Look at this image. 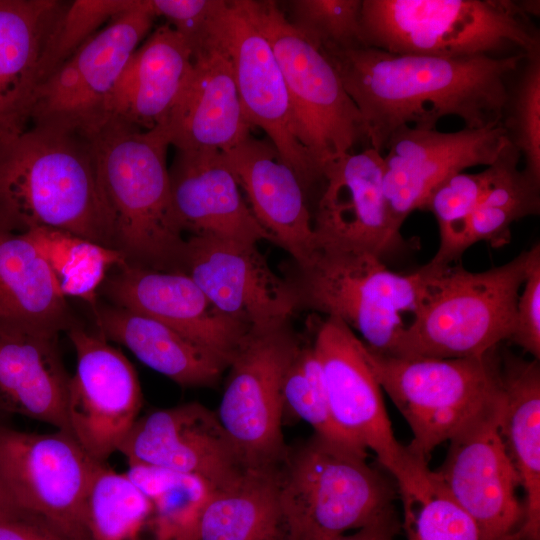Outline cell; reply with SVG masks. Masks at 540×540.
Returning a JSON list of instances; mask_svg holds the SVG:
<instances>
[{"label": "cell", "instance_id": "6da1fadb", "mask_svg": "<svg viewBox=\"0 0 540 540\" xmlns=\"http://www.w3.org/2000/svg\"><path fill=\"white\" fill-rule=\"evenodd\" d=\"M358 111L369 146L381 154L401 126L436 129L447 116L466 128L501 124L508 83L527 54L441 58L373 47L320 48Z\"/></svg>", "mask_w": 540, "mask_h": 540}, {"label": "cell", "instance_id": "7a4b0ae2", "mask_svg": "<svg viewBox=\"0 0 540 540\" xmlns=\"http://www.w3.org/2000/svg\"><path fill=\"white\" fill-rule=\"evenodd\" d=\"M0 227L52 228L114 248L88 137L54 124L0 137Z\"/></svg>", "mask_w": 540, "mask_h": 540}, {"label": "cell", "instance_id": "3957f363", "mask_svg": "<svg viewBox=\"0 0 540 540\" xmlns=\"http://www.w3.org/2000/svg\"><path fill=\"white\" fill-rule=\"evenodd\" d=\"M113 227V247L145 268L183 272L186 239L171 197L163 131L108 117L87 135Z\"/></svg>", "mask_w": 540, "mask_h": 540}, {"label": "cell", "instance_id": "277c9868", "mask_svg": "<svg viewBox=\"0 0 540 540\" xmlns=\"http://www.w3.org/2000/svg\"><path fill=\"white\" fill-rule=\"evenodd\" d=\"M365 46L441 58L540 50V34L511 0H362Z\"/></svg>", "mask_w": 540, "mask_h": 540}, {"label": "cell", "instance_id": "5b68a950", "mask_svg": "<svg viewBox=\"0 0 540 540\" xmlns=\"http://www.w3.org/2000/svg\"><path fill=\"white\" fill-rule=\"evenodd\" d=\"M284 279L296 310L336 318L369 349L391 355L425 297L429 271L396 273L370 252L316 248L304 262L292 261Z\"/></svg>", "mask_w": 540, "mask_h": 540}, {"label": "cell", "instance_id": "8992f818", "mask_svg": "<svg viewBox=\"0 0 540 540\" xmlns=\"http://www.w3.org/2000/svg\"><path fill=\"white\" fill-rule=\"evenodd\" d=\"M528 251L481 272L450 265L429 271L425 297L390 356L481 357L509 340Z\"/></svg>", "mask_w": 540, "mask_h": 540}, {"label": "cell", "instance_id": "52a82bcc", "mask_svg": "<svg viewBox=\"0 0 540 540\" xmlns=\"http://www.w3.org/2000/svg\"><path fill=\"white\" fill-rule=\"evenodd\" d=\"M358 450L317 434L287 451L280 492L292 540H328L393 510L391 482Z\"/></svg>", "mask_w": 540, "mask_h": 540}, {"label": "cell", "instance_id": "ba28073f", "mask_svg": "<svg viewBox=\"0 0 540 540\" xmlns=\"http://www.w3.org/2000/svg\"><path fill=\"white\" fill-rule=\"evenodd\" d=\"M495 348L481 357L403 358L375 352L363 343L372 374L412 431L413 439L406 447L411 457L427 463L436 446L449 441L495 402Z\"/></svg>", "mask_w": 540, "mask_h": 540}, {"label": "cell", "instance_id": "9c48e42d", "mask_svg": "<svg viewBox=\"0 0 540 540\" xmlns=\"http://www.w3.org/2000/svg\"><path fill=\"white\" fill-rule=\"evenodd\" d=\"M286 83L295 138L321 173L330 161L369 146L361 114L324 52L298 32L276 1L245 0Z\"/></svg>", "mask_w": 540, "mask_h": 540}, {"label": "cell", "instance_id": "30bf717a", "mask_svg": "<svg viewBox=\"0 0 540 540\" xmlns=\"http://www.w3.org/2000/svg\"><path fill=\"white\" fill-rule=\"evenodd\" d=\"M302 341L290 320L250 329L234 352L217 416L248 469L281 466L282 385Z\"/></svg>", "mask_w": 540, "mask_h": 540}, {"label": "cell", "instance_id": "8fae6325", "mask_svg": "<svg viewBox=\"0 0 540 540\" xmlns=\"http://www.w3.org/2000/svg\"><path fill=\"white\" fill-rule=\"evenodd\" d=\"M312 342L334 422L355 443L376 454L401 496L411 493L429 470L428 463L411 457L396 440L362 340L342 321L325 317L316 323Z\"/></svg>", "mask_w": 540, "mask_h": 540}, {"label": "cell", "instance_id": "7c38bea8", "mask_svg": "<svg viewBox=\"0 0 540 540\" xmlns=\"http://www.w3.org/2000/svg\"><path fill=\"white\" fill-rule=\"evenodd\" d=\"M156 17L134 0L38 87L30 124H54L87 136L107 117V104L130 58Z\"/></svg>", "mask_w": 540, "mask_h": 540}, {"label": "cell", "instance_id": "4fadbf2b", "mask_svg": "<svg viewBox=\"0 0 540 540\" xmlns=\"http://www.w3.org/2000/svg\"><path fill=\"white\" fill-rule=\"evenodd\" d=\"M100 464L69 432H24L0 422V478L17 505L81 540H89L86 498Z\"/></svg>", "mask_w": 540, "mask_h": 540}, {"label": "cell", "instance_id": "5bb4252c", "mask_svg": "<svg viewBox=\"0 0 540 540\" xmlns=\"http://www.w3.org/2000/svg\"><path fill=\"white\" fill-rule=\"evenodd\" d=\"M213 30L230 59L249 124L267 134L305 189L321 181V173L295 138L283 73L245 0H224L214 17Z\"/></svg>", "mask_w": 540, "mask_h": 540}, {"label": "cell", "instance_id": "9a60e30c", "mask_svg": "<svg viewBox=\"0 0 540 540\" xmlns=\"http://www.w3.org/2000/svg\"><path fill=\"white\" fill-rule=\"evenodd\" d=\"M66 333L77 359L67 404L71 433L90 457L104 463L139 418L140 382L127 357L99 332L76 323Z\"/></svg>", "mask_w": 540, "mask_h": 540}, {"label": "cell", "instance_id": "2e32d148", "mask_svg": "<svg viewBox=\"0 0 540 540\" xmlns=\"http://www.w3.org/2000/svg\"><path fill=\"white\" fill-rule=\"evenodd\" d=\"M498 384V383H497ZM497 399L452 437L435 474L471 516L482 540H514L525 517L517 498L520 479L501 440Z\"/></svg>", "mask_w": 540, "mask_h": 540}, {"label": "cell", "instance_id": "e0dca14e", "mask_svg": "<svg viewBox=\"0 0 540 540\" xmlns=\"http://www.w3.org/2000/svg\"><path fill=\"white\" fill-rule=\"evenodd\" d=\"M508 143L501 124L455 132L401 126L383 155V189L394 227L449 177L477 165H491Z\"/></svg>", "mask_w": 540, "mask_h": 540}, {"label": "cell", "instance_id": "ac0fdd59", "mask_svg": "<svg viewBox=\"0 0 540 540\" xmlns=\"http://www.w3.org/2000/svg\"><path fill=\"white\" fill-rule=\"evenodd\" d=\"M183 272L220 312L249 329L285 322L297 311L288 283L271 269L257 244L190 236Z\"/></svg>", "mask_w": 540, "mask_h": 540}, {"label": "cell", "instance_id": "d6986e66", "mask_svg": "<svg viewBox=\"0 0 540 540\" xmlns=\"http://www.w3.org/2000/svg\"><path fill=\"white\" fill-rule=\"evenodd\" d=\"M118 452L129 465H151L198 476L213 493L230 488L248 470L217 413L199 402L139 417Z\"/></svg>", "mask_w": 540, "mask_h": 540}, {"label": "cell", "instance_id": "ffe728a7", "mask_svg": "<svg viewBox=\"0 0 540 540\" xmlns=\"http://www.w3.org/2000/svg\"><path fill=\"white\" fill-rule=\"evenodd\" d=\"M383 172V155L371 147L323 167L313 221L316 248L366 251L384 260L402 246L384 195Z\"/></svg>", "mask_w": 540, "mask_h": 540}, {"label": "cell", "instance_id": "44dd1931", "mask_svg": "<svg viewBox=\"0 0 540 540\" xmlns=\"http://www.w3.org/2000/svg\"><path fill=\"white\" fill-rule=\"evenodd\" d=\"M100 292L111 305L158 320L228 362L250 330L220 312L185 272L126 261L109 272Z\"/></svg>", "mask_w": 540, "mask_h": 540}, {"label": "cell", "instance_id": "7402d4cb", "mask_svg": "<svg viewBox=\"0 0 540 540\" xmlns=\"http://www.w3.org/2000/svg\"><path fill=\"white\" fill-rule=\"evenodd\" d=\"M214 20V19H213ZM193 66L162 125L176 150L227 151L251 134L228 54L213 30L192 49Z\"/></svg>", "mask_w": 540, "mask_h": 540}, {"label": "cell", "instance_id": "603a6c76", "mask_svg": "<svg viewBox=\"0 0 540 540\" xmlns=\"http://www.w3.org/2000/svg\"><path fill=\"white\" fill-rule=\"evenodd\" d=\"M246 203L270 241L302 263L316 249L305 188L269 139L249 134L223 152Z\"/></svg>", "mask_w": 540, "mask_h": 540}, {"label": "cell", "instance_id": "cb8c5ba5", "mask_svg": "<svg viewBox=\"0 0 540 540\" xmlns=\"http://www.w3.org/2000/svg\"><path fill=\"white\" fill-rule=\"evenodd\" d=\"M182 232L257 244L268 234L254 218L220 150H176L169 167Z\"/></svg>", "mask_w": 540, "mask_h": 540}, {"label": "cell", "instance_id": "d4e9b609", "mask_svg": "<svg viewBox=\"0 0 540 540\" xmlns=\"http://www.w3.org/2000/svg\"><path fill=\"white\" fill-rule=\"evenodd\" d=\"M58 337L44 331L0 328V411L71 433L67 416L71 376L64 367Z\"/></svg>", "mask_w": 540, "mask_h": 540}, {"label": "cell", "instance_id": "484cf974", "mask_svg": "<svg viewBox=\"0 0 540 540\" xmlns=\"http://www.w3.org/2000/svg\"><path fill=\"white\" fill-rule=\"evenodd\" d=\"M496 355L497 424L525 492V517L514 540H540V367L509 352Z\"/></svg>", "mask_w": 540, "mask_h": 540}, {"label": "cell", "instance_id": "4316f807", "mask_svg": "<svg viewBox=\"0 0 540 540\" xmlns=\"http://www.w3.org/2000/svg\"><path fill=\"white\" fill-rule=\"evenodd\" d=\"M193 66V51L169 23L154 29L134 52L107 104V117L139 129L163 124Z\"/></svg>", "mask_w": 540, "mask_h": 540}, {"label": "cell", "instance_id": "83f0119b", "mask_svg": "<svg viewBox=\"0 0 540 540\" xmlns=\"http://www.w3.org/2000/svg\"><path fill=\"white\" fill-rule=\"evenodd\" d=\"M66 3L0 0V137L30 125L41 55Z\"/></svg>", "mask_w": 540, "mask_h": 540}, {"label": "cell", "instance_id": "f1b7e54d", "mask_svg": "<svg viewBox=\"0 0 540 540\" xmlns=\"http://www.w3.org/2000/svg\"><path fill=\"white\" fill-rule=\"evenodd\" d=\"M76 323L34 243L24 233L0 227V328L60 334Z\"/></svg>", "mask_w": 540, "mask_h": 540}, {"label": "cell", "instance_id": "f546056e", "mask_svg": "<svg viewBox=\"0 0 540 540\" xmlns=\"http://www.w3.org/2000/svg\"><path fill=\"white\" fill-rule=\"evenodd\" d=\"M92 309L100 334L181 386H213L229 366L217 353L158 320L113 305L97 303Z\"/></svg>", "mask_w": 540, "mask_h": 540}, {"label": "cell", "instance_id": "4dcf8cb0", "mask_svg": "<svg viewBox=\"0 0 540 540\" xmlns=\"http://www.w3.org/2000/svg\"><path fill=\"white\" fill-rule=\"evenodd\" d=\"M280 467L248 469L233 486L212 493L194 540H292L281 501Z\"/></svg>", "mask_w": 540, "mask_h": 540}, {"label": "cell", "instance_id": "1f68e13d", "mask_svg": "<svg viewBox=\"0 0 540 540\" xmlns=\"http://www.w3.org/2000/svg\"><path fill=\"white\" fill-rule=\"evenodd\" d=\"M540 211V181L512 168L462 220L439 229V247L426 264L438 270L452 265L480 241L498 247L511 238L513 222Z\"/></svg>", "mask_w": 540, "mask_h": 540}, {"label": "cell", "instance_id": "d6a6232c", "mask_svg": "<svg viewBox=\"0 0 540 540\" xmlns=\"http://www.w3.org/2000/svg\"><path fill=\"white\" fill-rule=\"evenodd\" d=\"M85 511L89 540H168L148 497L104 463L91 480Z\"/></svg>", "mask_w": 540, "mask_h": 540}, {"label": "cell", "instance_id": "836d02e7", "mask_svg": "<svg viewBox=\"0 0 540 540\" xmlns=\"http://www.w3.org/2000/svg\"><path fill=\"white\" fill-rule=\"evenodd\" d=\"M24 234L49 264L62 294L80 298L92 308L109 272L126 262L118 250L66 231L38 228Z\"/></svg>", "mask_w": 540, "mask_h": 540}, {"label": "cell", "instance_id": "e575fe53", "mask_svg": "<svg viewBox=\"0 0 540 540\" xmlns=\"http://www.w3.org/2000/svg\"><path fill=\"white\" fill-rule=\"evenodd\" d=\"M127 476L151 501L168 540H194L200 515L213 491L198 476L133 464Z\"/></svg>", "mask_w": 540, "mask_h": 540}, {"label": "cell", "instance_id": "d590c367", "mask_svg": "<svg viewBox=\"0 0 540 540\" xmlns=\"http://www.w3.org/2000/svg\"><path fill=\"white\" fill-rule=\"evenodd\" d=\"M283 415L308 423L314 433L343 445L367 451L348 437L334 422L321 364L313 342L301 343L284 375Z\"/></svg>", "mask_w": 540, "mask_h": 540}, {"label": "cell", "instance_id": "8d00e7d4", "mask_svg": "<svg viewBox=\"0 0 540 540\" xmlns=\"http://www.w3.org/2000/svg\"><path fill=\"white\" fill-rule=\"evenodd\" d=\"M408 540H482L478 526L455 501L434 471L402 497Z\"/></svg>", "mask_w": 540, "mask_h": 540}, {"label": "cell", "instance_id": "74e56055", "mask_svg": "<svg viewBox=\"0 0 540 540\" xmlns=\"http://www.w3.org/2000/svg\"><path fill=\"white\" fill-rule=\"evenodd\" d=\"M501 125L524 158L523 170L540 181V50L527 54L513 73Z\"/></svg>", "mask_w": 540, "mask_h": 540}, {"label": "cell", "instance_id": "f35d334b", "mask_svg": "<svg viewBox=\"0 0 540 540\" xmlns=\"http://www.w3.org/2000/svg\"><path fill=\"white\" fill-rule=\"evenodd\" d=\"M133 3L134 0L67 2L44 45L38 70L39 85L98 32L102 25L129 9Z\"/></svg>", "mask_w": 540, "mask_h": 540}, {"label": "cell", "instance_id": "ab89813d", "mask_svg": "<svg viewBox=\"0 0 540 540\" xmlns=\"http://www.w3.org/2000/svg\"><path fill=\"white\" fill-rule=\"evenodd\" d=\"M290 24L319 48L364 47L361 29L362 0H291Z\"/></svg>", "mask_w": 540, "mask_h": 540}, {"label": "cell", "instance_id": "60d3db41", "mask_svg": "<svg viewBox=\"0 0 540 540\" xmlns=\"http://www.w3.org/2000/svg\"><path fill=\"white\" fill-rule=\"evenodd\" d=\"M521 155L509 142L497 159L479 173L460 172L437 186L425 201L422 210L430 211L441 229L464 219L512 168Z\"/></svg>", "mask_w": 540, "mask_h": 540}, {"label": "cell", "instance_id": "b9f144b4", "mask_svg": "<svg viewBox=\"0 0 540 540\" xmlns=\"http://www.w3.org/2000/svg\"><path fill=\"white\" fill-rule=\"evenodd\" d=\"M528 251L526 275L519 293L509 341L520 346L533 359H540V245Z\"/></svg>", "mask_w": 540, "mask_h": 540}, {"label": "cell", "instance_id": "7bdbcfd3", "mask_svg": "<svg viewBox=\"0 0 540 540\" xmlns=\"http://www.w3.org/2000/svg\"><path fill=\"white\" fill-rule=\"evenodd\" d=\"M155 17H163L189 43L198 45L209 33L223 0H148Z\"/></svg>", "mask_w": 540, "mask_h": 540}, {"label": "cell", "instance_id": "ee69618b", "mask_svg": "<svg viewBox=\"0 0 540 540\" xmlns=\"http://www.w3.org/2000/svg\"><path fill=\"white\" fill-rule=\"evenodd\" d=\"M0 540H81L36 514L22 511L0 520Z\"/></svg>", "mask_w": 540, "mask_h": 540}, {"label": "cell", "instance_id": "f6af8a7d", "mask_svg": "<svg viewBox=\"0 0 540 540\" xmlns=\"http://www.w3.org/2000/svg\"><path fill=\"white\" fill-rule=\"evenodd\" d=\"M398 527L394 510H391L352 535L342 534L328 540H393Z\"/></svg>", "mask_w": 540, "mask_h": 540}, {"label": "cell", "instance_id": "bcb514c9", "mask_svg": "<svg viewBox=\"0 0 540 540\" xmlns=\"http://www.w3.org/2000/svg\"><path fill=\"white\" fill-rule=\"evenodd\" d=\"M22 511L24 510L17 505L0 478V520L15 516Z\"/></svg>", "mask_w": 540, "mask_h": 540}, {"label": "cell", "instance_id": "7dc6e473", "mask_svg": "<svg viewBox=\"0 0 540 540\" xmlns=\"http://www.w3.org/2000/svg\"><path fill=\"white\" fill-rule=\"evenodd\" d=\"M522 12L528 17H538L540 14V2L537 0L517 1Z\"/></svg>", "mask_w": 540, "mask_h": 540}, {"label": "cell", "instance_id": "c3c4849f", "mask_svg": "<svg viewBox=\"0 0 540 540\" xmlns=\"http://www.w3.org/2000/svg\"><path fill=\"white\" fill-rule=\"evenodd\" d=\"M2 415H4V414L0 411V422H2V421H1Z\"/></svg>", "mask_w": 540, "mask_h": 540}]
</instances>
